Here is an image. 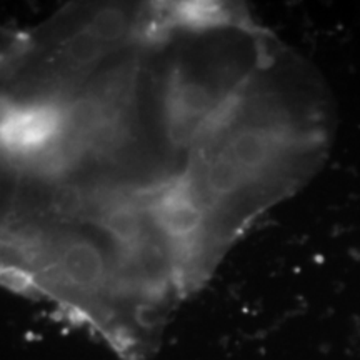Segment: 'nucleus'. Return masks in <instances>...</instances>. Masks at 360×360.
<instances>
[{
  "label": "nucleus",
  "mask_w": 360,
  "mask_h": 360,
  "mask_svg": "<svg viewBox=\"0 0 360 360\" xmlns=\"http://www.w3.org/2000/svg\"><path fill=\"white\" fill-rule=\"evenodd\" d=\"M0 278L87 326L120 357L154 350L191 294L147 195L27 177L0 233Z\"/></svg>",
  "instance_id": "1"
},
{
  "label": "nucleus",
  "mask_w": 360,
  "mask_h": 360,
  "mask_svg": "<svg viewBox=\"0 0 360 360\" xmlns=\"http://www.w3.org/2000/svg\"><path fill=\"white\" fill-rule=\"evenodd\" d=\"M334 132L322 75L278 42L204 130L179 177L204 220L210 274L260 215L319 174Z\"/></svg>",
  "instance_id": "2"
},
{
  "label": "nucleus",
  "mask_w": 360,
  "mask_h": 360,
  "mask_svg": "<svg viewBox=\"0 0 360 360\" xmlns=\"http://www.w3.org/2000/svg\"><path fill=\"white\" fill-rule=\"evenodd\" d=\"M157 15L159 4L65 7L17 51L0 97L64 103L102 67L142 42Z\"/></svg>",
  "instance_id": "3"
}]
</instances>
